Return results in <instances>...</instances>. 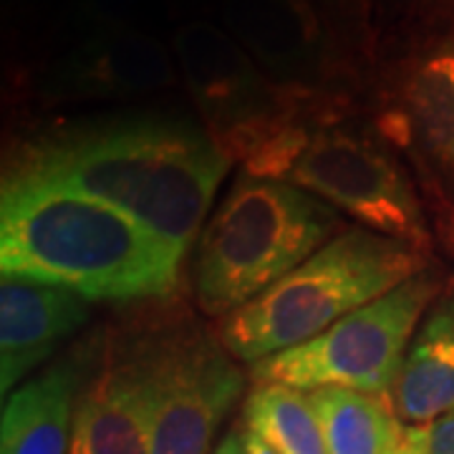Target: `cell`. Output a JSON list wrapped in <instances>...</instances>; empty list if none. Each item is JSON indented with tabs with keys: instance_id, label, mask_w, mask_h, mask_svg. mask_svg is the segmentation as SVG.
<instances>
[{
	"instance_id": "6da1fadb",
	"label": "cell",
	"mask_w": 454,
	"mask_h": 454,
	"mask_svg": "<svg viewBox=\"0 0 454 454\" xmlns=\"http://www.w3.org/2000/svg\"><path fill=\"white\" fill-rule=\"evenodd\" d=\"M230 154L202 131L162 119H121L26 146L8 177L112 205L184 258L212 207Z\"/></svg>"
},
{
	"instance_id": "7a4b0ae2",
	"label": "cell",
	"mask_w": 454,
	"mask_h": 454,
	"mask_svg": "<svg viewBox=\"0 0 454 454\" xmlns=\"http://www.w3.org/2000/svg\"><path fill=\"white\" fill-rule=\"evenodd\" d=\"M182 258L112 205L33 179L5 177L0 270L59 286L86 301L164 295Z\"/></svg>"
},
{
	"instance_id": "3957f363",
	"label": "cell",
	"mask_w": 454,
	"mask_h": 454,
	"mask_svg": "<svg viewBox=\"0 0 454 454\" xmlns=\"http://www.w3.org/2000/svg\"><path fill=\"white\" fill-rule=\"evenodd\" d=\"M422 270V250L366 227L343 230L268 291L225 316L220 343L230 356L253 366L324 333Z\"/></svg>"
},
{
	"instance_id": "277c9868",
	"label": "cell",
	"mask_w": 454,
	"mask_h": 454,
	"mask_svg": "<svg viewBox=\"0 0 454 454\" xmlns=\"http://www.w3.org/2000/svg\"><path fill=\"white\" fill-rule=\"evenodd\" d=\"M340 212L291 182L240 175L202 230L195 293L210 316L243 309L336 238Z\"/></svg>"
},
{
	"instance_id": "5b68a950",
	"label": "cell",
	"mask_w": 454,
	"mask_h": 454,
	"mask_svg": "<svg viewBox=\"0 0 454 454\" xmlns=\"http://www.w3.org/2000/svg\"><path fill=\"white\" fill-rule=\"evenodd\" d=\"M245 172L283 179L356 223L427 253L432 235L406 175L379 145L346 129L280 131L245 160Z\"/></svg>"
},
{
	"instance_id": "8992f818",
	"label": "cell",
	"mask_w": 454,
	"mask_h": 454,
	"mask_svg": "<svg viewBox=\"0 0 454 454\" xmlns=\"http://www.w3.org/2000/svg\"><path fill=\"white\" fill-rule=\"evenodd\" d=\"M439 295V276L422 270L328 331L250 366L255 387L298 391L348 389L387 396L424 313Z\"/></svg>"
},
{
	"instance_id": "52a82bcc",
	"label": "cell",
	"mask_w": 454,
	"mask_h": 454,
	"mask_svg": "<svg viewBox=\"0 0 454 454\" xmlns=\"http://www.w3.org/2000/svg\"><path fill=\"white\" fill-rule=\"evenodd\" d=\"M154 427L152 454H207L245 387L223 343L184 333L152 346Z\"/></svg>"
},
{
	"instance_id": "ba28073f",
	"label": "cell",
	"mask_w": 454,
	"mask_h": 454,
	"mask_svg": "<svg viewBox=\"0 0 454 454\" xmlns=\"http://www.w3.org/2000/svg\"><path fill=\"white\" fill-rule=\"evenodd\" d=\"M177 51L200 106L245 154L295 127L286 124V119L295 112L298 97L262 82L253 64L220 31L190 26L177 35Z\"/></svg>"
},
{
	"instance_id": "9c48e42d",
	"label": "cell",
	"mask_w": 454,
	"mask_h": 454,
	"mask_svg": "<svg viewBox=\"0 0 454 454\" xmlns=\"http://www.w3.org/2000/svg\"><path fill=\"white\" fill-rule=\"evenodd\" d=\"M381 127L454 187V33H424L387 79Z\"/></svg>"
},
{
	"instance_id": "30bf717a",
	"label": "cell",
	"mask_w": 454,
	"mask_h": 454,
	"mask_svg": "<svg viewBox=\"0 0 454 454\" xmlns=\"http://www.w3.org/2000/svg\"><path fill=\"white\" fill-rule=\"evenodd\" d=\"M154 351L146 348L104 369L83 391L68 454H152Z\"/></svg>"
},
{
	"instance_id": "8fae6325",
	"label": "cell",
	"mask_w": 454,
	"mask_h": 454,
	"mask_svg": "<svg viewBox=\"0 0 454 454\" xmlns=\"http://www.w3.org/2000/svg\"><path fill=\"white\" fill-rule=\"evenodd\" d=\"M89 318V301L59 286L5 278L0 283V391L28 373Z\"/></svg>"
},
{
	"instance_id": "7c38bea8",
	"label": "cell",
	"mask_w": 454,
	"mask_h": 454,
	"mask_svg": "<svg viewBox=\"0 0 454 454\" xmlns=\"http://www.w3.org/2000/svg\"><path fill=\"white\" fill-rule=\"evenodd\" d=\"M387 399L406 427L454 411V291L424 313Z\"/></svg>"
},
{
	"instance_id": "4fadbf2b",
	"label": "cell",
	"mask_w": 454,
	"mask_h": 454,
	"mask_svg": "<svg viewBox=\"0 0 454 454\" xmlns=\"http://www.w3.org/2000/svg\"><path fill=\"white\" fill-rule=\"evenodd\" d=\"M76 364L61 361L11 391L3 406L0 454H68L76 419Z\"/></svg>"
},
{
	"instance_id": "5bb4252c",
	"label": "cell",
	"mask_w": 454,
	"mask_h": 454,
	"mask_svg": "<svg viewBox=\"0 0 454 454\" xmlns=\"http://www.w3.org/2000/svg\"><path fill=\"white\" fill-rule=\"evenodd\" d=\"M172 79L164 51L137 33H116L86 43L68 56L53 86L64 94H137Z\"/></svg>"
},
{
	"instance_id": "9a60e30c",
	"label": "cell",
	"mask_w": 454,
	"mask_h": 454,
	"mask_svg": "<svg viewBox=\"0 0 454 454\" xmlns=\"http://www.w3.org/2000/svg\"><path fill=\"white\" fill-rule=\"evenodd\" d=\"M321 417L328 454H391L404 437V424L387 396L348 389L310 391Z\"/></svg>"
},
{
	"instance_id": "2e32d148",
	"label": "cell",
	"mask_w": 454,
	"mask_h": 454,
	"mask_svg": "<svg viewBox=\"0 0 454 454\" xmlns=\"http://www.w3.org/2000/svg\"><path fill=\"white\" fill-rule=\"evenodd\" d=\"M243 429L278 454H328L321 417L309 391L291 387H255L243 406Z\"/></svg>"
},
{
	"instance_id": "e0dca14e",
	"label": "cell",
	"mask_w": 454,
	"mask_h": 454,
	"mask_svg": "<svg viewBox=\"0 0 454 454\" xmlns=\"http://www.w3.org/2000/svg\"><path fill=\"white\" fill-rule=\"evenodd\" d=\"M406 432L422 454H454V411L429 424L406 427Z\"/></svg>"
},
{
	"instance_id": "ac0fdd59",
	"label": "cell",
	"mask_w": 454,
	"mask_h": 454,
	"mask_svg": "<svg viewBox=\"0 0 454 454\" xmlns=\"http://www.w3.org/2000/svg\"><path fill=\"white\" fill-rule=\"evenodd\" d=\"M424 33H454V0H411Z\"/></svg>"
},
{
	"instance_id": "d6986e66",
	"label": "cell",
	"mask_w": 454,
	"mask_h": 454,
	"mask_svg": "<svg viewBox=\"0 0 454 454\" xmlns=\"http://www.w3.org/2000/svg\"><path fill=\"white\" fill-rule=\"evenodd\" d=\"M212 454H247L245 450V439H243V429H238V432H230L217 447H215V452Z\"/></svg>"
},
{
	"instance_id": "ffe728a7",
	"label": "cell",
	"mask_w": 454,
	"mask_h": 454,
	"mask_svg": "<svg viewBox=\"0 0 454 454\" xmlns=\"http://www.w3.org/2000/svg\"><path fill=\"white\" fill-rule=\"evenodd\" d=\"M243 439H245V450H247V454H278L273 447H268L262 439L255 437V434H253V432H247V429H243Z\"/></svg>"
},
{
	"instance_id": "44dd1931",
	"label": "cell",
	"mask_w": 454,
	"mask_h": 454,
	"mask_svg": "<svg viewBox=\"0 0 454 454\" xmlns=\"http://www.w3.org/2000/svg\"><path fill=\"white\" fill-rule=\"evenodd\" d=\"M391 454H422V452H419V447H417V442L409 437L406 427H404V437H402V442L396 444V450H394Z\"/></svg>"
}]
</instances>
